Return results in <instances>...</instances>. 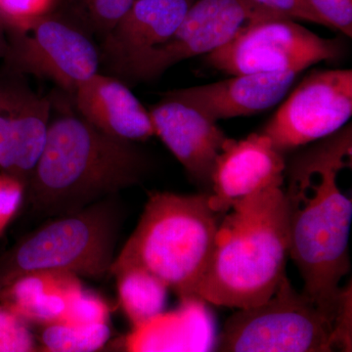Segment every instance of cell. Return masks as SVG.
Instances as JSON below:
<instances>
[{
    "label": "cell",
    "mask_w": 352,
    "mask_h": 352,
    "mask_svg": "<svg viewBox=\"0 0 352 352\" xmlns=\"http://www.w3.org/2000/svg\"><path fill=\"white\" fill-rule=\"evenodd\" d=\"M52 111L50 97L36 94L27 76L0 68V168L25 187L43 154Z\"/></svg>",
    "instance_id": "cell-11"
},
{
    "label": "cell",
    "mask_w": 352,
    "mask_h": 352,
    "mask_svg": "<svg viewBox=\"0 0 352 352\" xmlns=\"http://www.w3.org/2000/svg\"><path fill=\"white\" fill-rule=\"evenodd\" d=\"M41 327V346L50 352L96 351L107 344L112 335L108 323L78 325L60 321Z\"/></svg>",
    "instance_id": "cell-19"
},
{
    "label": "cell",
    "mask_w": 352,
    "mask_h": 352,
    "mask_svg": "<svg viewBox=\"0 0 352 352\" xmlns=\"http://www.w3.org/2000/svg\"><path fill=\"white\" fill-rule=\"evenodd\" d=\"M219 215L208 205V193H150L138 226L113 259L110 275L143 268L182 302L199 300L196 291L212 254Z\"/></svg>",
    "instance_id": "cell-4"
},
{
    "label": "cell",
    "mask_w": 352,
    "mask_h": 352,
    "mask_svg": "<svg viewBox=\"0 0 352 352\" xmlns=\"http://www.w3.org/2000/svg\"><path fill=\"white\" fill-rule=\"evenodd\" d=\"M149 113L155 135L163 141L194 182L210 187L215 161L227 140L217 122L166 94Z\"/></svg>",
    "instance_id": "cell-13"
},
{
    "label": "cell",
    "mask_w": 352,
    "mask_h": 352,
    "mask_svg": "<svg viewBox=\"0 0 352 352\" xmlns=\"http://www.w3.org/2000/svg\"><path fill=\"white\" fill-rule=\"evenodd\" d=\"M120 307L133 329L163 314L168 286L156 275L140 267H129L115 275Z\"/></svg>",
    "instance_id": "cell-18"
},
{
    "label": "cell",
    "mask_w": 352,
    "mask_h": 352,
    "mask_svg": "<svg viewBox=\"0 0 352 352\" xmlns=\"http://www.w3.org/2000/svg\"><path fill=\"white\" fill-rule=\"evenodd\" d=\"M351 148L349 126L298 155L287 171L289 256L302 275L303 293L324 303L351 295V287L340 283L351 270L352 203L338 184L340 171L351 166Z\"/></svg>",
    "instance_id": "cell-1"
},
{
    "label": "cell",
    "mask_w": 352,
    "mask_h": 352,
    "mask_svg": "<svg viewBox=\"0 0 352 352\" xmlns=\"http://www.w3.org/2000/svg\"><path fill=\"white\" fill-rule=\"evenodd\" d=\"M8 39H7V29L3 21L0 18V60H3L6 56Z\"/></svg>",
    "instance_id": "cell-26"
},
{
    "label": "cell",
    "mask_w": 352,
    "mask_h": 352,
    "mask_svg": "<svg viewBox=\"0 0 352 352\" xmlns=\"http://www.w3.org/2000/svg\"><path fill=\"white\" fill-rule=\"evenodd\" d=\"M338 41L326 39L295 20L268 17L254 21L228 43L206 55L208 66L231 76L294 72L340 57Z\"/></svg>",
    "instance_id": "cell-8"
},
{
    "label": "cell",
    "mask_w": 352,
    "mask_h": 352,
    "mask_svg": "<svg viewBox=\"0 0 352 352\" xmlns=\"http://www.w3.org/2000/svg\"><path fill=\"white\" fill-rule=\"evenodd\" d=\"M298 75L294 72L245 74L166 94L193 106L217 122L254 115L273 107L286 96Z\"/></svg>",
    "instance_id": "cell-15"
},
{
    "label": "cell",
    "mask_w": 352,
    "mask_h": 352,
    "mask_svg": "<svg viewBox=\"0 0 352 352\" xmlns=\"http://www.w3.org/2000/svg\"><path fill=\"white\" fill-rule=\"evenodd\" d=\"M147 168L135 142L92 126L73 105L51 119L25 196L41 217L73 214L138 184Z\"/></svg>",
    "instance_id": "cell-2"
},
{
    "label": "cell",
    "mask_w": 352,
    "mask_h": 352,
    "mask_svg": "<svg viewBox=\"0 0 352 352\" xmlns=\"http://www.w3.org/2000/svg\"><path fill=\"white\" fill-rule=\"evenodd\" d=\"M195 0H135L131 9L101 39V65L109 75L166 43Z\"/></svg>",
    "instance_id": "cell-14"
},
{
    "label": "cell",
    "mask_w": 352,
    "mask_h": 352,
    "mask_svg": "<svg viewBox=\"0 0 352 352\" xmlns=\"http://www.w3.org/2000/svg\"><path fill=\"white\" fill-rule=\"evenodd\" d=\"M328 28L352 36V0H307Z\"/></svg>",
    "instance_id": "cell-25"
},
{
    "label": "cell",
    "mask_w": 352,
    "mask_h": 352,
    "mask_svg": "<svg viewBox=\"0 0 352 352\" xmlns=\"http://www.w3.org/2000/svg\"><path fill=\"white\" fill-rule=\"evenodd\" d=\"M124 221L118 195L63 215L28 235L0 263V288L34 271L101 280L110 275Z\"/></svg>",
    "instance_id": "cell-6"
},
{
    "label": "cell",
    "mask_w": 352,
    "mask_h": 352,
    "mask_svg": "<svg viewBox=\"0 0 352 352\" xmlns=\"http://www.w3.org/2000/svg\"><path fill=\"white\" fill-rule=\"evenodd\" d=\"M25 196L24 183L8 173H0V236L19 212Z\"/></svg>",
    "instance_id": "cell-24"
},
{
    "label": "cell",
    "mask_w": 352,
    "mask_h": 352,
    "mask_svg": "<svg viewBox=\"0 0 352 352\" xmlns=\"http://www.w3.org/2000/svg\"><path fill=\"white\" fill-rule=\"evenodd\" d=\"M109 318L110 307L107 302L96 294L82 289L69 302L64 321L78 325H95L108 323Z\"/></svg>",
    "instance_id": "cell-22"
},
{
    "label": "cell",
    "mask_w": 352,
    "mask_h": 352,
    "mask_svg": "<svg viewBox=\"0 0 352 352\" xmlns=\"http://www.w3.org/2000/svg\"><path fill=\"white\" fill-rule=\"evenodd\" d=\"M82 289L80 277L59 271H34L0 288V302L28 323L64 321L69 302Z\"/></svg>",
    "instance_id": "cell-17"
},
{
    "label": "cell",
    "mask_w": 352,
    "mask_h": 352,
    "mask_svg": "<svg viewBox=\"0 0 352 352\" xmlns=\"http://www.w3.org/2000/svg\"><path fill=\"white\" fill-rule=\"evenodd\" d=\"M80 18L57 11L7 32L6 68L54 82L73 96L76 88L99 73L100 50Z\"/></svg>",
    "instance_id": "cell-7"
},
{
    "label": "cell",
    "mask_w": 352,
    "mask_h": 352,
    "mask_svg": "<svg viewBox=\"0 0 352 352\" xmlns=\"http://www.w3.org/2000/svg\"><path fill=\"white\" fill-rule=\"evenodd\" d=\"M36 340L22 317L0 305V352L38 351Z\"/></svg>",
    "instance_id": "cell-21"
},
{
    "label": "cell",
    "mask_w": 352,
    "mask_h": 352,
    "mask_svg": "<svg viewBox=\"0 0 352 352\" xmlns=\"http://www.w3.org/2000/svg\"><path fill=\"white\" fill-rule=\"evenodd\" d=\"M289 256L284 190L267 187L234 201L217 228L197 298L217 307H256L286 277Z\"/></svg>",
    "instance_id": "cell-3"
},
{
    "label": "cell",
    "mask_w": 352,
    "mask_h": 352,
    "mask_svg": "<svg viewBox=\"0 0 352 352\" xmlns=\"http://www.w3.org/2000/svg\"><path fill=\"white\" fill-rule=\"evenodd\" d=\"M245 1L256 7L259 10L272 14V15L295 21L315 23V24L325 25L328 28L325 21L315 12L307 0H245Z\"/></svg>",
    "instance_id": "cell-23"
},
{
    "label": "cell",
    "mask_w": 352,
    "mask_h": 352,
    "mask_svg": "<svg viewBox=\"0 0 352 352\" xmlns=\"http://www.w3.org/2000/svg\"><path fill=\"white\" fill-rule=\"evenodd\" d=\"M284 154L263 133H252L243 140L227 138L215 161L208 205L226 214L234 201L259 190L284 183Z\"/></svg>",
    "instance_id": "cell-12"
},
{
    "label": "cell",
    "mask_w": 352,
    "mask_h": 352,
    "mask_svg": "<svg viewBox=\"0 0 352 352\" xmlns=\"http://www.w3.org/2000/svg\"><path fill=\"white\" fill-rule=\"evenodd\" d=\"M351 115V69L315 71L303 78L261 133L284 154L332 135Z\"/></svg>",
    "instance_id": "cell-10"
},
{
    "label": "cell",
    "mask_w": 352,
    "mask_h": 352,
    "mask_svg": "<svg viewBox=\"0 0 352 352\" xmlns=\"http://www.w3.org/2000/svg\"><path fill=\"white\" fill-rule=\"evenodd\" d=\"M62 0H0V18L7 32L57 12Z\"/></svg>",
    "instance_id": "cell-20"
},
{
    "label": "cell",
    "mask_w": 352,
    "mask_h": 352,
    "mask_svg": "<svg viewBox=\"0 0 352 352\" xmlns=\"http://www.w3.org/2000/svg\"><path fill=\"white\" fill-rule=\"evenodd\" d=\"M351 347V296L324 303L298 293L288 278L256 307L231 315L214 349L223 352H330Z\"/></svg>",
    "instance_id": "cell-5"
},
{
    "label": "cell",
    "mask_w": 352,
    "mask_h": 352,
    "mask_svg": "<svg viewBox=\"0 0 352 352\" xmlns=\"http://www.w3.org/2000/svg\"><path fill=\"white\" fill-rule=\"evenodd\" d=\"M69 97L83 119L113 138L143 142L156 136L149 111L116 76L99 72Z\"/></svg>",
    "instance_id": "cell-16"
},
{
    "label": "cell",
    "mask_w": 352,
    "mask_h": 352,
    "mask_svg": "<svg viewBox=\"0 0 352 352\" xmlns=\"http://www.w3.org/2000/svg\"><path fill=\"white\" fill-rule=\"evenodd\" d=\"M268 17L280 16L259 10L245 0H195L166 43L113 76L126 85L154 80L179 62L214 52L250 23Z\"/></svg>",
    "instance_id": "cell-9"
}]
</instances>
